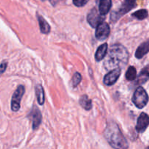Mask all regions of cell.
<instances>
[{"label": "cell", "mask_w": 149, "mask_h": 149, "mask_svg": "<svg viewBox=\"0 0 149 149\" xmlns=\"http://www.w3.org/2000/svg\"><path fill=\"white\" fill-rule=\"evenodd\" d=\"M129 54L126 48L122 45L116 44L109 49L104 61V67L107 70L123 68L128 61Z\"/></svg>", "instance_id": "6da1fadb"}, {"label": "cell", "mask_w": 149, "mask_h": 149, "mask_svg": "<svg viewBox=\"0 0 149 149\" xmlns=\"http://www.w3.org/2000/svg\"><path fill=\"white\" fill-rule=\"evenodd\" d=\"M106 139L114 149H127L129 147L126 138L115 122H109L104 131Z\"/></svg>", "instance_id": "7a4b0ae2"}, {"label": "cell", "mask_w": 149, "mask_h": 149, "mask_svg": "<svg viewBox=\"0 0 149 149\" xmlns=\"http://www.w3.org/2000/svg\"><path fill=\"white\" fill-rule=\"evenodd\" d=\"M148 101V96L146 91L143 87H139L135 91L132 96V102L138 109H143Z\"/></svg>", "instance_id": "3957f363"}, {"label": "cell", "mask_w": 149, "mask_h": 149, "mask_svg": "<svg viewBox=\"0 0 149 149\" xmlns=\"http://www.w3.org/2000/svg\"><path fill=\"white\" fill-rule=\"evenodd\" d=\"M135 7H136V2L135 1H131V0L125 1L117 11H113L111 13V18L113 21H116L118 19L120 18L121 16L127 13L128 12L130 11L132 9H133Z\"/></svg>", "instance_id": "277c9868"}, {"label": "cell", "mask_w": 149, "mask_h": 149, "mask_svg": "<svg viewBox=\"0 0 149 149\" xmlns=\"http://www.w3.org/2000/svg\"><path fill=\"white\" fill-rule=\"evenodd\" d=\"M25 93V87L19 85L15 93H13L11 100V109L13 111H17L20 108V101Z\"/></svg>", "instance_id": "5b68a950"}, {"label": "cell", "mask_w": 149, "mask_h": 149, "mask_svg": "<svg viewBox=\"0 0 149 149\" xmlns=\"http://www.w3.org/2000/svg\"><path fill=\"white\" fill-rule=\"evenodd\" d=\"M87 20L90 26L94 28H97V26H99L103 23L105 17L102 15L100 12L97 11L95 8H93L87 15Z\"/></svg>", "instance_id": "8992f818"}, {"label": "cell", "mask_w": 149, "mask_h": 149, "mask_svg": "<svg viewBox=\"0 0 149 149\" xmlns=\"http://www.w3.org/2000/svg\"><path fill=\"white\" fill-rule=\"evenodd\" d=\"M121 74V68H116L112 71H109L103 79L105 84L108 86L113 85L116 82Z\"/></svg>", "instance_id": "52a82bcc"}, {"label": "cell", "mask_w": 149, "mask_h": 149, "mask_svg": "<svg viewBox=\"0 0 149 149\" xmlns=\"http://www.w3.org/2000/svg\"><path fill=\"white\" fill-rule=\"evenodd\" d=\"M110 33V27L106 23H103L97 26L95 31V36L99 40H104Z\"/></svg>", "instance_id": "ba28073f"}, {"label": "cell", "mask_w": 149, "mask_h": 149, "mask_svg": "<svg viewBox=\"0 0 149 149\" xmlns=\"http://www.w3.org/2000/svg\"><path fill=\"white\" fill-rule=\"evenodd\" d=\"M149 125V116L146 113H141L138 119L136 130L138 132H143Z\"/></svg>", "instance_id": "9c48e42d"}, {"label": "cell", "mask_w": 149, "mask_h": 149, "mask_svg": "<svg viewBox=\"0 0 149 149\" xmlns=\"http://www.w3.org/2000/svg\"><path fill=\"white\" fill-rule=\"evenodd\" d=\"M32 122H33V129L36 130L40 125L42 122V113L37 107L34 106L33 111H32Z\"/></svg>", "instance_id": "30bf717a"}, {"label": "cell", "mask_w": 149, "mask_h": 149, "mask_svg": "<svg viewBox=\"0 0 149 149\" xmlns=\"http://www.w3.org/2000/svg\"><path fill=\"white\" fill-rule=\"evenodd\" d=\"M108 52V45L106 43L103 44L97 48V51L95 55L96 61H100L105 58V57L107 55Z\"/></svg>", "instance_id": "8fae6325"}, {"label": "cell", "mask_w": 149, "mask_h": 149, "mask_svg": "<svg viewBox=\"0 0 149 149\" xmlns=\"http://www.w3.org/2000/svg\"><path fill=\"white\" fill-rule=\"evenodd\" d=\"M149 51V42H143L141 44L135 52V57L138 59H141L145 55H146Z\"/></svg>", "instance_id": "7c38bea8"}, {"label": "cell", "mask_w": 149, "mask_h": 149, "mask_svg": "<svg viewBox=\"0 0 149 149\" xmlns=\"http://www.w3.org/2000/svg\"><path fill=\"white\" fill-rule=\"evenodd\" d=\"M112 5V1L111 0H101L99 2V12L102 15L104 16L110 10Z\"/></svg>", "instance_id": "4fadbf2b"}, {"label": "cell", "mask_w": 149, "mask_h": 149, "mask_svg": "<svg viewBox=\"0 0 149 149\" xmlns=\"http://www.w3.org/2000/svg\"><path fill=\"white\" fill-rule=\"evenodd\" d=\"M149 79V68L148 67L143 68L140 73L139 76L138 77L136 80V84H143L146 82Z\"/></svg>", "instance_id": "5bb4252c"}, {"label": "cell", "mask_w": 149, "mask_h": 149, "mask_svg": "<svg viewBox=\"0 0 149 149\" xmlns=\"http://www.w3.org/2000/svg\"><path fill=\"white\" fill-rule=\"evenodd\" d=\"M38 21H39V27H40L41 32L42 33H49L50 31V26L48 24L47 22L43 18V17L41 15H38Z\"/></svg>", "instance_id": "9a60e30c"}, {"label": "cell", "mask_w": 149, "mask_h": 149, "mask_svg": "<svg viewBox=\"0 0 149 149\" xmlns=\"http://www.w3.org/2000/svg\"><path fill=\"white\" fill-rule=\"evenodd\" d=\"M79 104L83 109L87 111H90L93 108L92 100L88 97L87 95H84L79 99Z\"/></svg>", "instance_id": "2e32d148"}, {"label": "cell", "mask_w": 149, "mask_h": 149, "mask_svg": "<svg viewBox=\"0 0 149 149\" xmlns=\"http://www.w3.org/2000/svg\"><path fill=\"white\" fill-rule=\"evenodd\" d=\"M35 92H36V95L37 97L38 103L39 105H43L45 103V92L44 89L41 84H38L35 87Z\"/></svg>", "instance_id": "e0dca14e"}, {"label": "cell", "mask_w": 149, "mask_h": 149, "mask_svg": "<svg viewBox=\"0 0 149 149\" xmlns=\"http://www.w3.org/2000/svg\"><path fill=\"white\" fill-rule=\"evenodd\" d=\"M137 77V71L134 66H130L126 72V78L129 81H133Z\"/></svg>", "instance_id": "ac0fdd59"}, {"label": "cell", "mask_w": 149, "mask_h": 149, "mask_svg": "<svg viewBox=\"0 0 149 149\" xmlns=\"http://www.w3.org/2000/svg\"><path fill=\"white\" fill-rule=\"evenodd\" d=\"M148 11H147V10H145V9L138 10V11H136L135 13H134L133 14H132V16L136 17L138 20H143V19L146 18V17H148Z\"/></svg>", "instance_id": "d6986e66"}, {"label": "cell", "mask_w": 149, "mask_h": 149, "mask_svg": "<svg viewBox=\"0 0 149 149\" xmlns=\"http://www.w3.org/2000/svg\"><path fill=\"white\" fill-rule=\"evenodd\" d=\"M81 81V74L79 72H76L74 74V77L72 78V81H71V83H72V86L74 87H76Z\"/></svg>", "instance_id": "ffe728a7"}, {"label": "cell", "mask_w": 149, "mask_h": 149, "mask_svg": "<svg viewBox=\"0 0 149 149\" xmlns=\"http://www.w3.org/2000/svg\"><path fill=\"white\" fill-rule=\"evenodd\" d=\"M7 67V61H4L0 63V76L4 74V71H6V68Z\"/></svg>", "instance_id": "44dd1931"}, {"label": "cell", "mask_w": 149, "mask_h": 149, "mask_svg": "<svg viewBox=\"0 0 149 149\" xmlns=\"http://www.w3.org/2000/svg\"><path fill=\"white\" fill-rule=\"evenodd\" d=\"M88 2L87 0H74L73 1L74 4H75L77 7H83L84 4H86Z\"/></svg>", "instance_id": "7402d4cb"}, {"label": "cell", "mask_w": 149, "mask_h": 149, "mask_svg": "<svg viewBox=\"0 0 149 149\" xmlns=\"http://www.w3.org/2000/svg\"><path fill=\"white\" fill-rule=\"evenodd\" d=\"M146 149H149V147H147V148H146Z\"/></svg>", "instance_id": "603a6c76"}]
</instances>
